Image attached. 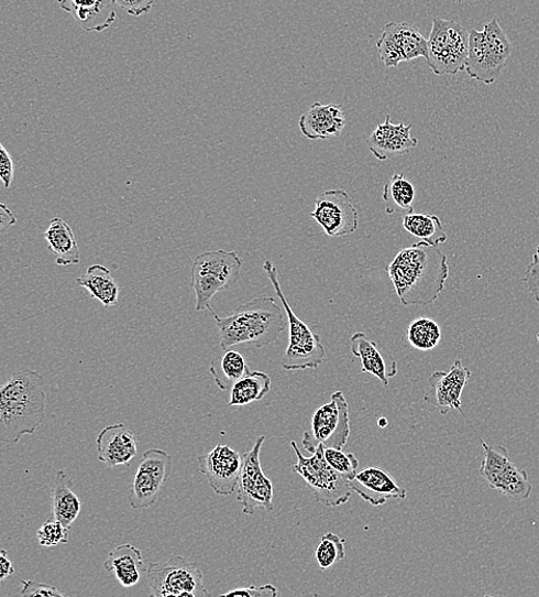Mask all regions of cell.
I'll return each mask as SVG.
<instances>
[{"mask_svg": "<svg viewBox=\"0 0 539 597\" xmlns=\"http://www.w3.org/2000/svg\"><path fill=\"white\" fill-rule=\"evenodd\" d=\"M98 459L107 468L129 466L139 452V442L125 424L106 426L97 438Z\"/></svg>", "mask_w": 539, "mask_h": 597, "instance_id": "obj_19", "label": "cell"}, {"mask_svg": "<svg viewBox=\"0 0 539 597\" xmlns=\"http://www.w3.org/2000/svg\"><path fill=\"white\" fill-rule=\"evenodd\" d=\"M15 574V567L10 558L9 552L0 550V583L11 578Z\"/></svg>", "mask_w": 539, "mask_h": 597, "instance_id": "obj_41", "label": "cell"}, {"mask_svg": "<svg viewBox=\"0 0 539 597\" xmlns=\"http://www.w3.org/2000/svg\"><path fill=\"white\" fill-rule=\"evenodd\" d=\"M46 391L42 375L16 370L0 386V443L16 444L34 434L46 416Z\"/></svg>", "mask_w": 539, "mask_h": 597, "instance_id": "obj_2", "label": "cell"}, {"mask_svg": "<svg viewBox=\"0 0 539 597\" xmlns=\"http://www.w3.org/2000/svg\"><path fill=\"white\" fill-rule=\"evenodd\" d=\"M311 217L333 238L354 234L360 226L359 211L343 188L322 193L316 199Z\"/></svg>", "mask_w": 539, "mask_h": 597, "instance_id": "obj_14", "label": "cell"}, {"mask_svg": "<svg viewBox=\"0 0 539 597\" xmlns=\"http://www.w3.org/2000/svg\"><path fill=\"white\" fill-rule=\"evenodd\" d=\"M323 457L328 460V464L339 474L352 478L360 468V463L355 454L344 453L342 449L337 448H323Z\"/></svg>", "mask_w": 539, "mask_h": 597, "instance_id": "obj_34", "label": "cell"}, {"mask_svg": "<svg viewBox=\"0 0 539 597\" xmlns=\"http://www.w3.org/2000/svg\"><path fill=\"white\" fill-rule=\"evenodd\" d=\"M481 445L484 457L480 475L484 481L512 501L527 500L532 492L527 471L512 463L504 447L493 448L482 439Z\"/></svg>", "mask_w": 539, "mask_h": 597, "instance_id": "obj_11", "label": "cell"}, {"mask_svg": "<svg viewBox=\"0 0 539 597\" xmlns=\"http://www.w3.org/2000/svg\"><path fill=\"white\" fill-rule=\"evenodd\" d=\"M221 596H232V597H276L278 596V590L274 585H264L261 587L251 586L249 588H237L228 593L222 594Z\"/></svg>", "mask_w": 539, "mask_h": 597, "instance_id": "obj_38", "label": "cell"}, {"mask_svg": "<svg viewBox=\"0 0 539 597\" xmlns=\"http://www.w3.org/2000/svg\"><path fill=\"white\" fill-rule=\"evenodd\" d=\"M472 372L457 360L448 372L437 371L428 379L430 390L425 394V401L437 406L441 415H447L451 411L461 412L462 395L468 386Z\"/></svg>", "mask_w": 539, "mask_h": 597, "instance_id": "obj_16", "label": "cell"}, {"mask_svg": "<svg viewBox=\"0 0 539 597\" xmlns=\"http://www.w3.org/2000/svg\"><path fill=\"white\" fill-rule=\"evenodd\" d=\"M44 238L58 265L69 267L80 262V251L74 231L61 217L51 220Z\"/></svg>", "mask_w": 539, "mask_h": 597, "instance_id": "obj_25", "label": "cell"}, {"mask_svg": "<svg viewBox=\"0 0 539 597\" xmlns=\"http://www.w3.org/2000/svg\"><path fill=\"white\" fill-rule=\"evenodd\" d=\"M537 340L539 341V334L537 335Z\"/></svg>", "mask_w": 539, "mask_h": 597, "instance_id": "obj_46", "label": "cell"}, {"mask_svg": "<svg viewBox=\"0 0 539 597\" xmlns=\"http://www.w3.org/2000/svg\"><path fill=\"white\" fill-rule=\"evenodd\" d=\"M78 286L87 289L91 296L105 307L117 306L120 286L112 276L111 270L101 264L90 265L87 273L76 281Z\"/></svg>", "mask_w": 539, "mask_h": 597, "instance_id": "obj_27", "label": "cell"}, {"mask_svg": "<svg viewBox=\"0 0 539 597\" xmlns=\"http://www.w3.org/2000/svg\"><path fill=\"white\" fill-rule=\"evenodd\" d=\"M470 33L461 23L437 18L427 40V63L436 75L465 70Z\"/></svg>", "mask_w": 539, "mask_h": 597, "instance_id": "obj_8", "label": "cell"}, {"mask_svg": "<svg viewBox=\"0 0 539 597\" xmlns=\"http://www.w3.org/2000/svg\"><path fill=\"white\" fill-rule=\"evenodd\" d=\"M0 386H2V377H0Z\"/></svg>", "mask_w": 539, "mask_h": 597, "instance_id": "obj_45", "label": "cell"}, {"mask_svg": "<svg viewBox=\"0 0 539 597\" xmlns=\"http://www.w3.org/2000/svg\"><path fill=\"white\" fill-rule=\"evenodd\" d=\"M524 283L539 308V246L526 270Z\"/></svg>", "mask_w": 539, "mask_h": 597, "instance_id": "obj_36", "label": "cell"}, {"mask_svg": "<svg viewBox=\"0 0 539 597\" xmlns=\"http://www.w3.org/2000/svg\"><path fill=\"white\" fill-rule=\"evenodd\" d=\"M387 423L388 421L386 419H381L380 421H377V425H380L381 427H386Z\"/></svg>", "mask_w": 539, "mask_h": 597, "instance_id": "obj_43", "label": "cell"}, {"mask_svg": "<svg viewBox=\"0 0 539 597\" xmlns=\"http://www.w3.org/2000/svg\"><path fill=\"white\" fill-rule=\"evenodd\" d=\"M350 343L353 355L361 361L362 371L371 373L388 387L389 379L397 375L396 362L388 363L377 344L363 333L355 334L350 338Z\"/></svg>", "mask_w": 539, "mask_h": 597, "instance_id": "obj_24", "label": "cell"}, {"mask_svg": "<svg viewBox=\"0 0 539 597\" xmlns=\"http://www.w3.org/2000/svg\"><path fill=\"white\" fill-rule=\"evenodd\" d=\"M512 47L497 18L483 26L482 32L471 31L465 64L468 75L483 85H493L502 74Z\"/></svg>", "mask_w": 539, "mask_h": 597, "instance_id": "obj_5", "label": "cell"}, {"mask_svg": "<svg viewBox=\"0 0 539 597\" xmlns=\"http://www.w3.org/2000/svg\"><path fill=\"white\" fill-rule=\"evenodd\" d=\"M211 313L220 330L222 349L241 344H253L261 348L275 343L287 327L284 314L275 297L262 295L237 307L231 315L221 317Z\"/></svg>", "mask_w": 539, "mask_h": 597, "instance_id": "obj_3", "label": "cell"}, {"mask_svg": "<svg viewBox=\"0 0 539 597\" xmlns=\"http://www.w3.org/2000/svg\"><path fill=\"white\" fill-rule=\"evenodd\" d=\"M241 466L240 454L227 445H218L199 457L200 473L211 490L222 497H229L235 491Z\"/></svg>", "mask_w": 539, "mask_h": 597, "instance_id": "obj_17", "label": "cell"}, {"mask_svg": "<svg viewBox=\"0 0 539 597\" xmlns=\"http://www.w3.org/2000/svg\"><path fill=\"white\" fill-rule=\"evenodd\" d=\"M387 273L404 306L435 304L449 279L447 256L425 241L402 250L387 267Z\"/></svg>", "mask_w": 539, "mask_h": 597, "instance_id": "obj_1", "label": "cell"}, {"mask_svg": "<svg viewBox=\"0 0 539 597\" xmlns=\"http://www.w3.org/2000/svg\"><path fill=\"white\" fill-rule=\"evenodd\" d=\"M216 386L222 391L231 388L250 372L249 365L239 351L229 349L220 359H215L209 368Z\"/></svg>", "mask_w": 539, "mask_h": 597, "instance_id": "obj_28", "label": "cell"}, {"mask_svg": "<svg viewBox=\"0 0 539 597\" xmlns=\"http://www.w3.org/2000/svg\"><path fill=\"white\" fill-rule=\"evenodd\" d=\"M440 325L431 318L415 319L408 330L409 343L419 350L435 349L441 341Z\"/></svg>", "mask_w": 539, "mask_h": 597, "instance_id": "obj_32", "label": "cell"}, {"mask_svg": "<svg viewBox=\"0 0 539 597\" xmlns=\"http://www.w3.org/2000/svg\"><path fill=\"white\" fill-rule=\"evenodd\" d=\"M413 124L392 123L386 117L385 123L377 124L366 141L371 153L381 161L409 153L418 146V140L411 135Z\"/></svg>", "mask_w": 539, "mask_h": 597, "instance_id": "obj_20", "label": "cell"}, {"mask_svg": "<svg viewBox=\"0 0 539 597\" xmlns=\"http://www.w3.org/2000/svg\"><path fill=\"white\" fill-rule=\"evenodd\" d=\"M15 169L14 162L8 150L0 142V181L3 182L6 188L12 186Z\"/></svg>", "mask_w": 539, "mask_h": 597, "instance_id": "obj_39", "label": "cell"}, {"mask_svg": "<svg viewBox=\"0 0 539 597\" xmlns=\"http://www.w3.org/2000/svg\"><path fill=\"white\" fill-rule=\"evenodd\" d=\"M350 436L349 406L343 392L332 394L331 401L323 403L311 419L310 430L304 434L302 444L311 454L319 446L343 449Z\"/></svg>", "mask_w": 539, "mask_h": 597, "instance_id": "obj_10", "label": "cell"}, {"mask_svg": "<svg viewBox=\"0 0 539 597\" xmlns=\"http://www.w3.org/2000/svg\"><path fill=\"white\" fill-rule=\"evenodd\" d=\"M147 579L151 595L155 597L209 596L199 566L182 556L151 563L147 568Z\"/></svg>", "mask_w": 539, "mask_h": 597, "instance_id": "obj_9", "label": "cell"}, {"mask_svg": "<svg viewBox=\"0 0 539 597\" xmlns=\"http://www.w3.org/2000/svg\"><path fill=\"white\" fill-rule=\"evenodd\" d=\"M455 2H457V3H461V2H462V0H455Z\"/></svg>", "mask_w": 539, "mask_h": 597, "instance_id": "obj_44", "label": "cell"}, {"mask_svg": "<svg viewBox=\"0 0 539 597\" xmlns=\"http://www.w3.org/2000/svg\"><path fill=\"white\" fill-rule=\"evenodd\" d=\"M117 7L131 17H142L151 12L154 0H116Z\"/></svg>", "mask_w": 539, "mask_h": 597, "instance_id": "obj_40", "label": "cell"}, {"mask_svg": "<svg viewBox=\"0 0 539 597\" xmlns=\"http://www.w3.org/2000/svg\"><path fill=\"white\" fill-rule=\"evenodd\" d=\"M383 198L388 205V214H393L395 207L414 213L416 189L403 174H394L384 187Z\"/></svg>", "mask_w": 539, "mask_h": 597, "instance_id": "obj_31", "label": "cell"}, {"mask_svg": "<svg viewBox=\"0 0 539 597\" xmlns=\"http://www.w3.org/2000/svg\"><path fill=\"white\" fill-rule=\"evenodd\" d=\"M173 469V458L158 448L146 451L134 475L129 495V504L133 510L152 507L158 499L162 487L168 480Z\"/></svg>", "mask_w": 539, "mask_h": 597, "instance_id": "obj_13", "label": "cell"}, {"mask_svg": "<svg viewBox=\"0 0 539 597\" xmlns=\"http://www.w3.org/2000/svg\"><path fill=\"white\" fill-rule=\"evenodd\" d=\"M349 486L354 493L373 507L384 506L391 499L404 500L408 495L406 488L380 467L359 470L349 479Z\"/></svg>", "mask_w": 539, "mask_h": 597, "instance_id": "obj_18", "label": "cell"}, {"mask_svg": "<svg viewBox=\"0 0 539 597\" xmlns=\"http://www.w3.org/2000/svg\"><path fill=\"white\" fill-rule=\"evenodd\" d=\"M82 509V502L74 492L73 481L64 470H58L52 493L53 520L70 529Z\"/></svg>", "mask_w": 539, "mask_h": 597, "instance_id": "obj_26", "label": "cell"}, {"mask_svg": "<svg viewBox=\"0 0 539 597\" xmlns=\"http://www.w3.org/2000/svg\"><path fill=\"white\" fill-rule=\"evenodd\" d=\"M345 123L341 105H322L320 102L312 104L309 111L299 121L301 132L310 141L340 138Z\"/></svg>", "mask_w": 539, "mask_h": 597, "instance_id": "obj_21", "label": "cell"}, {"mask_svg": "<svg viewBox=\"0 0 539 597\" xmlns=\"http://www.w3.org/2000/svg\"><path fill=\"white\" fill-rule=\"evenodd\" d=\"M16 224V217L3 203H0V232L8 230Z\"/></svg>", "mask_w": 539, "mask_h": 597, "instance_id": "obj_42", "label": "cell"}, {"mask_svg": "<svg viewBox=\"0 0 539 597\" xmlns=\"http://www.w3.org/2000/svg\"><path fill=\"white\" fill-rule=\"evenodd\" d=\"M228 405H248L261 401L272 391V378L262 371H250L231 388Z\"/></svg>", "mask_w": 539, "mask_h": 597, "instance_id": "obj_29", "label": "cell"}, {"mask_svg": "<svg viewBox=\"0 0 539 597\" xmlns=\"http://www.w3.org/2000/svg\"><path fill=\"white\" fill-rule=\"evenodd\" d=\"M107 573L113 574L125 588L136 586L145 572L142 552L130 544L114 549L103 563Z\"/></svg>", "mask_w": 539, "mask_h": 597, "instance_id": "obj_23", "label": "cell"}, {"mask_svg": "<svg viewBox=\"0 0 539 597\" xmlns=\"http://www.w3.org/2000/svg\"><path fill=\"white\" fill-rule=\"evenodd\" d=\"M22 589L19 593L20 596H44V597H61L66 596L57 587H53L46 584L36 583L33 580H21Z\"/></svg>", "mask_w": 539, "mask_h": 597, "instance_id": "obj_37", "label": "cell"}, {"mask_svg": "<svg viewBox=\"0 0 539 597\" xmlns=\"http://www.w3.org/2000/svg\"><path fill=\"white\" fill-rule=\"evenodd\" d=\"M403 228L433 247H440L448 239L440 217L437 215L409 213L403 217Z\"/></svg>", "mask_w": 539, "mask_h": 597, "instance_id": "obj_30", "label": "cell"}, {"mask_svg": "<svg viewBox=\"0 0 539 597\" xmlns=\"http://www.w3.org/2000/svg\"><path fill=\"white\" fill-rule=\"evenodd\" d=\"M242 260L235 252L224 250L198 256L191 268V287L196 293V311H208L211 298L229 290L240 279Z\"/></svg>", "mask_w": 539, "mask_h": 597, "instance_id": "obj_6", "label": "cell"}, {"mask_svg": "<svg viewBox=\"0 0 539 597\" xmlns=\"http://www.w3.org/2000/svg\"><path fill=\"white\" fill-rule=\"evenodd\" d=\"M376 47L380 50L382 62L389 68L397 67L404 62L428 58L427 40L416 25L408 22L386 24Z\"/></svg>", "mask_w": 539, "mask_h": 597, "instance_id": "obj_15", "label": "cell"}, {"mask_svg": "<svg viewBox=\"0 0 539 597\" xmlns=\"http://www.w3.org/2000/svg\"><path fill=\"white\" fill-rule=\"evenodd\" d=\"M59 6L86 32H103L117 20L116 0H59Z\"/></svg>", "mask_w": 539, "mask_h": 597, "instance_id": "obj_22", "label": "cell"}, {"mask_svg": "<svg viewBox=\"0 0 539 597\" xmlns=\"http://www.w3.org/2000/svg\"><path fill=\"white\" fill-rule=\"evenodd\" d=\"M345 540L336 533L323 534L315 550V558L322 572L341 562L344 556Z\"/></svg>", "mask_w": 539, "mask_h": 597, "instance_id": "obj_33", "label": "cell"}, {"mask_svg": "<svg viewBox=\"0 0 539 597\" xmlns=\"http://www.w3.org/2000/svg\"><path fill=\"white\" fill-rule=\"evenodd\" d=\"M37 540L43 547H54L61 544L67 545L69 529L58 521H47L37 531Z\"/></svg>", "mask_w": 539, "mask_h": 597, "instance_id": "obj_35", "label": "cell"}, {"mask_svg": "<svg viewBox=\"0 0 539 597\" xmlns=\"http://www.w3.org/2000/svg\"><path fill=\"white\" fill-rule=\"evenodd\" d=\"M263 269L268 281L274 285L288 317L289 344L283 358V368L288 371L317 369L327 358L326 347L322 346L320 336L315 334L289 306L279 283L278 270L273 261L266 260Z\"/></svg>", "mask_w": 539, "mask_h": 597, "instance_id": "obj_4", "label": "cell"}, {"mask_svg": "<svg viewBox=\"0 0 539 597\" xmlns=\"http://www.w3.org/2000/svg\"><path fill=\"white\" fill-rule=\"evenodd\" d=\"M292 448L298 457L292 470L304 478L317 502L327 507H339L352 497L349 479L337 473L323 457V447L319 446L310 457H306L295 442Z\"/></svg>", "mask_w": 539, "mask_h": 597, "instance_id": "obj_7", "label": "cell"}, {"mask_svg": "<svg viewBox=\"0 0 539 597\" xmlns=\"http://www.w3.org/2000/svg\"><path fill=\"white\" fill-rule=\"evenodd\" d=\"M265 437L256 439L251 451L242 455V466L238 480V501L242 511L254 514L256 509L266 511L274 509V485L263 473L260 454Z\"/></svg>", "mask_w": 539, "mask_h": 597, "instance_id": "obj_12", "label": "cell"}]
</instances>
